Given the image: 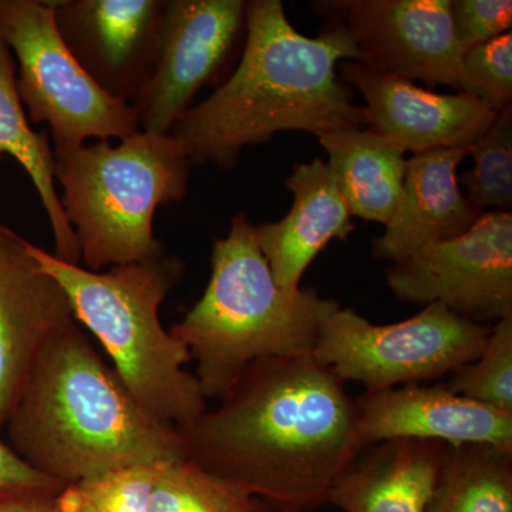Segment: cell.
Masks as SVG:
<instances>
[{
	"label": "cell",
	"mask_w": 512,
	"mask_h": 512,
	"mask_svg": "<svg viewBox=\"0 0 512 512\" xmlns=\"http://www.w3.org/2000/svg\"><path fill=\"white\" fill-rule=\"evenodd\" d=\"M18 161L35 185L55 238V256L80 265L76 234L64 215L55 184V153L46 133L30 127L16 83V63L12 52L0 42V157Z\"/></svg>",
	"instance_id": "obj_20"
},
{
	"label": "cell",
	"mask_w": 512,
	"mask_h": 512,
	"mask_svg": "<svg viewBox=\"0 0 512 512\" xmlns=\"http://www.w3.org/2000/svg\"><path fill=\"white\" fill-rule=\"evenodd\" d=\"M311 6L348 33L360 63L454 89L463 52L454 39L450 0H315Z\"/></svg>",
	"instance_id": "obj_11"
},
{
	"label": "cell",
	"mask_w": 512,
	"mask_h": 512,
	"mask_svg": "<svg viewBox=\"0 0 512 512\" xmlns=\"http://www.w3.org/2000/svg\"><path fill=\"white\" fill-rule=\"evenodd\" d=\"M211 276L200 301L171 326L197 365L205 399L221 400L251 363L265 357L312 355L320 330L340 308L336 299L276 284L245 214L215 239Z\"/></svg>",
	"instance_id": "obj_4"
},
{
	"label": "cell",
	"mask_w": 512,
	"mask_h": 512,
	"mask_svg": "<svg viewBox=\"0 0 512 512\" xmlns=\"http://www.w3.org/2000/svg\"><path fill=\"white\" fill-rule=\"evenodd\" d=\"M427 512H512V450L447 444Z\"/></svg>",
	"instance_id": "obj_21"
},
{
	"label": "cell",
	"mask_w": 512,
	"mask_h": 512,
	"mask_svg": "<svg viewBox=\"0 0 512 512\" xmlns=\"http://www.w3.org/2000/svg\"><path fill=\"white\" fill-rule=\"evenodd\" d=\"M467 150H433L407 158L402 194L383 235L373 239L377 259L402 262L430 245L466 234L483 212L458 184Z\"/></svg>",
	"instance_id": "obj_16"
},
{
	"label": "cell",
	"mask_w": 512,
	"mask_h": 512,
	"mask_svg": "<svg viewBox=\"0 0 512 512\" xmlns=\"http://www.w3.org/2000/svg\"><path fill=\"white\" fill-rule=\"evenodd\" d=\"M386 282L400 301L440 303L481 325L512 315L511 211L483 212L466 234L392 264Z\"/></svg>",
	"instance_id": "obj_9"
},
{
	"label": "cell",
	"mask_w": 512,
	"mask_h": 512,
	"mask_svg": "<svg viewBox=\"0 0 512 512\" xmlns=\"http://www.w3.org/2000/svg\"><path fill=\"white\" fill-rule=\"evenodd\" d=\"M25 247L63 289L74 319L99 340L131 396L157 420L183 427L208 409L187 348L161 325L160 308L187 266L170 252L93 272L45 249Z\"/></svg>",
	"instance_id": "obj_5"
},
{
	"label": "cell",
	"mask_w": 512,
	"mask_h": 512,
	"mask_svg": "<svg viewBox=\"0 0 512 512\" xmlns=\"http://www.w3.org/2000/svg\"><path fill=\"white\" fill-rule=\"evenodd\" d=\"M57 493L47 490H12L0 493V512H59Z\"/></svg>",
	"instance_id": "obj_29"
},
{
	"label": "cell",
	"mask_w": 512,
	"mask_h": 512,
	"mask_svg": "<svg viewBox=\"0 0 512 512\" xmlns=\"http://www.w3.org/2000/svg\"><path fill=\"white\" fill-rule=\"evenodd\" d=\"M362 447L393 439L484 444L512 450V413L444 389L413 384L355 399Z\"/></svg>",
	"instance_id": "obj_15"
},
{
	"label": "cell",
	"mask_w": 512,
	"mask_h": 512,
	"mask_svg": "<svg viewBox=\"0 0 512 512\" xmlns=\"http://www.w3.org/2000/svg\"><path fill=\"white\" fill-rule=\"evenodd\" d=\"M191 167L171 134L141 130L117 146L99 140L55 153L60 202L83 268L101 272L167 252L154 235V215L187 195Z\"/></svg>",
	"instance_id": "obj_6"
},
{
	"label": "cell",
	"mask_w": 512,
	"mask_h": 512,
	"mask_svg": "<svg viewBox=\"0 0 512 512\" xmlns=\"http://www.w3.org/2000/svg\"><path fill=\"white\" fill-rule=\"evenodd\" d=\"M183 458L261 500L313 512L363 450L345 382L312 355L251 363L220 400L175 427Z\"/></svg>",
	"instance_id": "obj_1"
},
{
	"label": "cell",
	"mask_w": 512,
	"mask_h": 512,
	"mask_svg": "<svg viewBox=\"0 0 512 512\" xmlns=\"http://www.w3.org/2000/svg\"><path fill=\"white\" fill-rule=\"evenodd\" d=\"M451 25L461 52L511 32V0H450Z\"/></svg>",
	"instance_id": "obj_27"
},
{
	"label": "cell",
	"mask_w": 512,
	"mask_h": 512,
	"mask_svg": "<svg viewBox=\"0 0 512 512\" xmlns=\"http://www.w3.org/2000/svg\"><path fill=\"white\" fill-rule=\"evenodd\" d=\"M255 497L185 458L161 461L147 512H252Z\"/></svg>",
	"instance_id": "obj_22"
},
{
	"label": "cell",
	"mask_w": 512,
	"mask_h": 512,
	"mask_svg": "<svg viewBox=\"0 0 512 512\" xmlns=\"http://www.w3.org/2000/svg\"><path fill=\"white\" fill-rule=\"evenodd\" d=\"M318 140L352 217L386 227L402 194L407 151L367 127L329 131Z\"/></svg>",
	"instance_id": "obj_19"
},
{
	"label": "cell",
	"mask_w": 512,
	"mask_h": 512,
	"mask_svg": "<svg viewBox=\"0 0 512 512\" xmlns=\"http://www.w3.org/2000/svg\"><path fill=\"white\" fill-rule=\"evenodd\" d=\"M342 60L359 62L355 43L336 25L319 36L293 28L281 0H249L237 69L170 131L191 165L237 167L245 148L282 131L313 136L365 128V111L340 79Z\"/></svg>",
	"instance_id": "obj_2"
},
{
	"label": "cell",
	"mask_w": 512,
	"mask_h": 512,
	"mask_svg": "<svg viewBox=\"0 0 512 512\" xmlns=\"http://www.w3.org/2000/svg\"><path fill=\"white\" fill-rule=\"evenodd\" d=\"M450 392L512 413V315L495 322L481 355L447 382Z\"/></svg>",
	"instance_id": "obj_25"
},
{
	"label": "cell",
	"mask_w": 512,
	"mask_h": 512,
	"mask_svg": "<svg viewBox=\"0 0 512 512\" xmlns=\"http://www.w3.org/2000/svg\"><path fill=\"white\" fill-rule=\"evenodd\" d=\"M446 448L420 439L365 447L336 478L328 504L345 512H427Z\"/></svg>",
	"instance_id": "obj_18"
},
{
	"label": "cell",
	"mask_w": 512,
	"mask_h": 512,
	"mask_svg": "<svg viewBox=\"0 0 512 512\" xmlns=\"http://www.w3.org/2000/svg\"><path fill=\"white\" fill-rule=\"evenodd\" d=\"M160 463L154 461L116 468L67 485L56 494L57 511L147 512Z\"/></svg>",
	"instance_id": "obj_24"
},
{
	"label": "cell",
	"mask_w": 512,
	"mask_h": 512,
	"mask_svg": "<svg viewBox=\"0 0 512 512\" xmlns=\"http://www.w3.org/2000/svg\"><path fill=\"white\" fill-rule=\"evenodd\" d=\"M252 512H298L291 508L282 507V505L271 503V501L255 498L254 510Z\"/></svg>",
	"instance_id": "obj_30"
},
{
	"label": "cell",
	"mask_w": 512,
	"mask_h": 512,
	"mask_svg": "<svg viewBox=\"0 0 512 512\" xmlns=\"http://www.w3.org/2000/svg\"><path fill=\"white\" fill-rule=\"evenodd\" d=\"M12 490H47L60 493L63 487L37 473L12 448L0 441V493Z\"/></svg>",
	"instance_id": "obj_28"
},
{
	"label": "cell",
	"mask_w": 512,
	"mask_h": 512,
	"mask_svg": "<svg viewBox=\"0 0 512 512\" xmlns=\"http://www.w3.org/2000/svg\"><path fill=\"white\" fill-rule=\"evenodd\" d=\"M490 332L491 326L440 303L390 325H375L340 306L320 330L312 356L343 382L353 380L375 393L453 375L481 355Z\"/></svg>",
	"instance_id": "obj_8"
},
{
	"label": "cell",
	"mask_w": 512,
	"mask_h": 512,
	"mask_svg": "<svg viewBox=\"0 0 512 512\" xmlns=\"http://www.w3.org/2000/svg\"><path fill=\"white\" fill-rule=\"evenodd\" d=\"M6 426L10 448L63 488L116 468L183 458L175 427L140 406L79 323L40 352Z\"/></svg>",
	"instance_id": "obj_3"
},
{
	"label": "cell",
	"mask_w": 512,
	"mask_h": 512,
	"mask_svg": "<svg viewBox=\"0 0 512 512\" xmlns=\"http://www.w3.org/2000/svg\"><path fill=\"white\" fill-rule=\"evenodd\" d=\"M74 323L63 289L8 229L0 241V429L40 352Z\"/></svg>",
	"instance_id": "obj_14"
},
{
	"label": "cell",
	"mask_w": 512,
	"mask_h": 512,
	"mask_svg": "<svg viewBox=\"0 0 512 512\" xmlns=\"http://www.w3.org/2000/svg\"><path fill=\"white\" fill-rule=\"evenodd\" d=\"M338 74L365 99L366 127L414 154L467 150L498 113L467 94H439L412 80L377 72L356 60H342Z\"/></svg>",
	"instance_id": "obj_13"
},
{
	"label": "cell",
	"mask_w": 512,
	"mask_h": 512,
	"mask_svg": "<svg viewBox=\"0 0 512 512\" xmlns=\"http://www.w3.org/2000/svg\"><path fill=\"white\" fill-rule=\"evenodd\" d=\"M167 0H53L64 45L113 99L133 104L156 66Z\"/></svg>",
	"instance_id": "obj_12"
},
{
	"label": "cell",
	"mask_w": 512,
	"mask_h": 512,
	"mask_svg": "<svg viewBox=\"0 0 512 512\" xmlns=\"http://www.w3.org/2000/svg\"><path fill=\"white\" fill-rule=\"evenodd\" d=\"M245 33V0H167L156 66L131 104L138 130L170 134L195 96L220 82Z\"/></svg>",
	"instance_id": "obj_10"
},
{
	"label": "cell",
	"mask_w": 512,
	"mask_h": 512,
	"mask_svg": "<svg viewBox=\"0 0 512 512\" xmlns=\"http://www.w3.org/2000/svg\"><path fill=\"white\" fill-rule=\"evenodd\" d=\"M474 167L458 177L467 200L478 211H510L512 205V106L497 114L476 143L467 148Z\"/></svg>",
	"instance_id": "obj_23"
},
{
	"label": "cell",
	"mask_w": 512,
	"mask_h": 512,
	"mask_svg": "<svg viewBox=\"0 0 512 512\" xmlns=\"http://www.w3.org/2000/svg\"><path fill=\"white\" fill-rule=\"evenodd\" d=\"M6 231H8V228L3 227V225L0 224V241H2V238L5 237Z\"/></svg>",
	"instance_id": "obj_31"
},
{
	"label": "cell",
	"mask_w": 512,
	"mask_h": 512,
	"mask_svg": "<svg viewBox=\"0 0 512 512\" xmlns=\"http://www.w3.org/2000/svg\"><path fill=\"white\" fill-rule=\"evenodd\" d=\"M291 210L282 220L255 225L256 241L275 282L298 291L306 269L330 241H346L355 231L348 204L322 158L298 164L286 178Z\"/></svg>",
	"instance_id": "obj_17"
},
{
	"label": "cell",
	"mask_w": 512,
	"mask_h": 512,
	"mask_svg": "<svg viewBox=\"0 0 512 512\" xmlns=\"http://www.w3.org/2000/svg\"><path fill=\"white\" fill-rule=\"evenodd\" d=\"M0 42L18 64L29 123L49 126L55 153L137 133L133 106L104 93L64 45L53 0H0Z\"/></svg>",
	"instance_id": "obj_7"
},
{
	"label": "cell",
	"mask_w": 512,
	"mask_h": 512,
	"mask_svg": "<svg viewBox=\"0 0 512 512\" xmlns=\"http://www.w3.org/2000/svg\"><path fill=\"white\" fill-rule=\"evenodd\" d=\"M454 89L480 100L495 113L512 106V32L461 56Z\"/></svg>",
	"instance_id": "obj_26"
}]
</instances>
